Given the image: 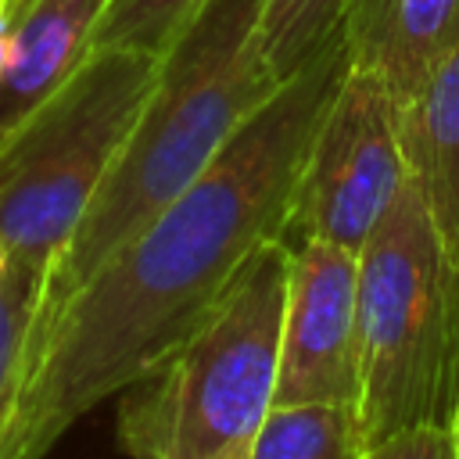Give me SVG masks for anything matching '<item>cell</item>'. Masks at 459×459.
Here are the masks:
<instances>
[{
    "label": "cell",
    "instance_id": "obj_1",
    "mask_svg": "<svg viewBox=\"0 0 459 459\" xmlns=\"http://www.w3.org/2000/svg\"><path fill=\"white\" fill-rule=\"evenodd\" d=\"M351 65L337 29L47 323L0 420V459H47L100 402L172 351L244 262L287 237L312 136Z\"/></svg>",
    "mask_w": 459,
    "mask_h": 459
},
{
    "label": "cell",
    "instance_id": "obj_2",
    "mask_svg": "<svg viewBox=\"0 0 459 459\" xmlns=\"http://www.w3.org/2000/svg\"><path fill=\"white\" fill-rule=\"evenodd\" d=\"M262 14L265 0H204L169 39L158 79L115 165L68 244L39 276L25 355L57 308L169 208L283 82L262 50Z\"/></svg>",
    "mask_w": 459,
    "mask_h": 459
},
{
    "label": "cell",
    "instance_id": "obj_3",
    "mask_svg": "<svg viewBox=\"0 0 459 459\" xmlns=\"http://www.w3.org/2000/svg\"><path fill=\"white\" fill-rule=\"evenodd\" d=\"M290 240H265L208 316L115 398L129 459H247L276 402Z\"/></svg>",
    "mask_w": 459,
    "mask_h": 459
},
{
    "label": "cell",
    "instance_id": "obj_4",
    "mask_svg": "<svg viewBox=\"0 0 459 459\" xmlns=\"http://www.w3.org/2000/svg\"><path fill=\"white\" fill-rule=\"evenodd\" d=\"M459 398V262L405 186L359 247V420L369 441L448 427Z\"/></svg>",
    "mask_w": 459,
    "mask_h": 459
},
{
    "label": "cell",
    "instance_id": "obj_5",
    "mask_svg": "<svg viewBox=\"0 0 459 459\" xmlns=\"http://www.w3.org/2000/svg\"><path fill=\"white\" fill-rule=\"evenodd\" d=\"M161 54L93 47L72 79L0 147V237L43 276L82 222L158 79Z\"/></svg>",
    "mask_w": 459,
    "mask_h": 459
},
{
    "label": "cell",
    "instance_id": "obj_6",
    "mask_svg": "<svg viewBox=\"0 0 459 459\" xmlns=\"http://www.w3.org/2000/svg\"><path fill=\"white\" fill-rule=\"evenodd\" d=\"M409 179L402 108L380 75L348 65L301 169L287 240L362 247Z\"/></svg>",
    "mask_w": 459,
    "mask_h": 459
},
{
    "label": "cell",
    "instance_id": "obj_7",
    "mask_svg": "<svg viewBox=\"0 0 459 459\" xmlns=\"http://www.w3.org/2000/svg\"><path fill=\"white\" fill-rule=\"evenodd\" d=\"M276 402H348L359 409V251L290 240Z\"/></svg>",
    "mask_w": 459,
    "mask_h": 459
},
{
    "label": "cell",
    "instance_id": "obj_8",
    "mask_svg": "<svg viewBox=\"0 0 459 459\" xmlns=\"http://www.w3.org/2000/svg\"><path fill=\"white\" fill-rule=\"evenodd\" d=\"M111 0H0V147L93 50Z\"/></svg>",
    "mask_w": 459,
    "mask_h": 459
},
{
    "label": "cell",
    "instance_id": "obj_9",
    "mask_svg": "<svg viewBox=\"0 0 459 459\" xmlns=\"http://www.w3.org/2000/svg\"><path fill=\"white\" fill-rule=\"evenodd\" d=\"M341 29L351 65L380 75L405 111L459 43V0H348Z\"/></svg>",
    "mask_w": 459,
    "mask_h": 459
},
{
    "label": "cell",
    "instance_id": "obj_10",
    "mask_svg": "<svg viewBox=\"0 0 459 459\" xmlns=\"http://www.w3.org/2000/svg\"><path fill=\"white\" fill-rule=\"evenodd\" d=\"M402 143L427 212L459 262V43L402 111Z\"/></svg>",
    "mask_w": 459,
    "mask_h": 459
},
{
    "label": "cell",
    "instance_id": "obj_11",
    "mask_svg": "<svg viewBox=\"0 0 459 459\" xmlns=\"http://www.w3.org/2000/svg\"><path fill=\"white\" fill-rule=\"evenodd\" d=\"M369 448L359 409L348 402H273L247 459H359Z\"/></svg>",
    "mask_w": 459,
    "mask_h": 459
},
{
    "label": "cell",
    "instance_id": "obj_12",
    "mask_svg": "<svg viewBox=\"0 0 459 459\" xmlns=\"http://www.w3.org/2000/svg\"><path fill=\"white\" fill-rule=\"evenodd\" d=\"M348 0H265L262 50L276 79L301 68L337 29Z\"/></svg>",
    "mask_w": 459,
    "mask_h": 459
},
{
    "label": "cell",
    "instance_id": "obj_13",
    "mask_svg": "<svg viewBox=\"0 0 459 459\" xmlns=\"http://www.w3.org/2000/svg\"><path fill=\"white\" fill-rule=\"evenodd\" d=\"M201 4L204 0H111L93 47H140L161 54Z\"/></svg>",
    "mask_w": 459,
    "mask_h": 459
},
{
    "label": "cell",
    "instance_id": "obj_14",
    "mask_svg": "<svg viewBox=\"0 0 459 459\" xmlns=\"http://www.w3.org/2000/svg\"><path fill=\"white\" fill-rule=\"evenodd\" d=\"M36 287H39L36 269L22 262H7L0 276V420L18 391L25 341H29V326L36 312Z\"/></svg>",
    "mask_w": 459,
    "mask_h": 459
},
{
    "label": "cell",
    "instance_id": "obj_15",
    "mask_svg": "<svg viewBox=\"0 0 459 459\" xmlns=\"http://www.w3.org/2000/svg\"><path fill=\"white\" fill-rule=\"evenodd\" d=\"M359 459H455L452 434L441 423H420L369 441Z\"/></svg>",
    "mask_w": 459,
    "mask_h": 459
},
{
    "label": "cell",
    "instance_id": "obj_16",
    "mask_svg": "<svg viewBox=\"0 0 459 459\" xmlns=\"http://www.w3.org/2000/svg\"><path fill=\"white\" fill-rule=\"evenodd\" d=\"M448 434H452V452L459 459V398H455V409H452V420H448Z\"/></svg>",
    "mask_w": 459,
    "mask_h": 459
},
{
    "label": "cell",
    "instance_id": "obj_17",
    "mask_svg": "<svg viewBox=\"0 0 459 459\" xmlns=\"http://www.w3.org/2000/svg\"><path fill=\"white\" fill-rule=\"evenodd\" d=\"M7 262H11V255H7V247H4V237H0V276H4V269H7Z\"/></svg>",
    "mask_w": 459,
    "mask_h": 459
}]
</instances>
